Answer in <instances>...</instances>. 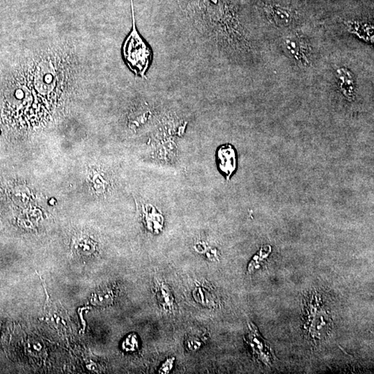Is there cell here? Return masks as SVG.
<instances>
[{
	"instance_id": "obj_1",
	"label": "cell",
	"mask_w": 374,
	"mask_h": 374,
	"mask_svg": "<svg viewBox=\"0 0 374 374\" xmlns=\"http://www.w3.org/2000/svg\"><path fill=\"white\" fill-rule=\"evenodd\" d=\"M133 26L122 47L123 57L126 65L136 76L145 78L153 60L150 47L141 37L136 26L135 10L131 8Z\"/></svg>"
},
{
	"instance_id": "obj_2",
	"label": "cell",
	"mask_w": 374,
	"mask_h": 374,
	"mask_svg": "<svg viewBox=\"0 0 374 374\" xmlns=\"http://www.w3.org/2000/svg\"><path fill=\"white\" fill-rule=\"evenodd\" d=\"M312 302L313 303L309 304L308 309L306 328L313 339H323L328 335L331 329V318L317 297L313 299Z\"/></svg>"
},
{
	"instance_id": "obj_3",
	"label": "cell",
	"mask_w": 374,
	"mask_h": 374,
	"mask_svg": "<svg viewBox=\"0 0 374 374\" xmlns=\"http://www.w3.org/2000/svg\"><path fill=\"white\" fill-rule=\"evenodd\" d=\"M249 332L245 341L252 349L253 354L265 365L270 366L274 361V352L269 343L262 338L253 323L248 324Z\"/></svg>"
},
{
	"instance_id": "obj_4",
	"label": "cell",
	"mask_w": 374,
	"mask_h": 374,
	"mask_svg": "<svg viewBox=\"0 0 374 374\" xmlns=\"http://www.w3.org/2000/svg\"><path fill=\"white\" fill-rule=\"evenodd\" d=\"M216 162L221 173L230 179L237 167V152L233 145L226 143L220 145L216 151Z\"/></svg>"
},
{
	"instance_id": "obj_5",
	"label": "cell",
	"mask_w": 374,
	"mask_h": 374,
	"mask_svg": "<svg viewBox=\"0 0 374 374\" xmlns=\"http://www.w3.org/2000/svg\"><path fill=\"white\" fill-rule=\"evenodd\" d=\"M141 214L143 225L148 231L158 234L162 231L164 226V218L158 208L150 203L141 205Z\"/></svg>"
},
{
	"instance_id": "obj_6",
	"label": "cell",
	"mask_w": 374,
	"mask_h": 374,
	"mask_svg": "<svg viewBox=\"0 0 374 374\" xmlns=\"http://www.w3.org/2000/svg\"><path fill=\"white\" fill-rule=\"evenodd\" d=\"M156 293L159 304L166 311L173 309L174 297L169 286L164 283H156Z\"/></svg>"
},
{
	"instance_id": "obj_7",
	"label": "cell",
	"mask_w": 374,
	"mask_h": 374,
	"mask_svg": "<svg viewBox=\"0 0 374 374\" xmlns=\"http://www.w3.org/2000/svg\"><path fill=\"white\" fill-rule=\"evenodd\" d=\"M193 296L197 303L206 307H214L216 306V300L211 291L205 287H196L193 291Z\"/></svg>"
},
{
	"instance_id": "obj_8",
	"label": "cell",
	"mask_w": 374,
	"mask_h": 374,
	"mask_svg": "<svg viewBox=\"0 0 374 374\" xmlns=\"http://www.w3.org/2000/svg\"><path fill=\"white\" fill-rule=\"evenodd\" d=\"M270 251H271V249H270V247H268V249L266 247H263L260 249V252L257 254L255 255L254 258L249 263L248 268H247V271H248L249 273H254L255 270L260 268L262 263L264 261L265 258L270 254Z\"/></svg>"
},
{
	"instance_id": "obj_9",
	"label": "cell",
	"mask_w": 374,
	"mask_h": 374,
	"mask_svg": "<svg viewBox=\"0 0 374 374\" xmlns=\"http://www.w3.org/2000/svg\"><path fill=\"white\" fill-rule=\"evenodd\" d=\"M266 10L267 11L268 15H270L277 22L279 21L281 22H288L290 20V13L280 7L268 6L266 7Z\"/></svg>"
},
{
	"instance_id": "obj_10",
	"label": "cell",
	"mask_w": 374,
	"mask_h": 374,
	"mask_svg": "<svg viewBox=\"0 0 374 374\" xmlns=\"http://www.w3.org/2000/svg\"><path fill=\"white\" fill-rule=\"evenodd\" d=\"M113 292L110 289H103L98 291L95 294L93 301L99 306H105L112 303L113 301Z\"/></svg>"
},
{
	"instance_id": "obj_11",
	"label": "cell",
	"mask_w": 374,
	"mask_h": 374,
	"mask_svg": "<svg viewBox=\"0 0 374 374\" xmlns=\"http://www.w3.org/2000/svg\"><path fill=\"white\" fill-rule=\"evenodd\" d=\"M139 347V341L137 335L131 333L125 338L122 343V348L126 351H135Z\"/></svg>"
},
{
	"instance_id": "obj_12",
	"label": "cell",
	"mask_w": 374,
	"mask_h": 374,
	"mask_svg": "<svg viewBox=\"0 0 374 374\" xmlns=\"http://www.w3.org/2000/svg\"><path fill=\"white\" fill-rule=\"evenodd\" d=\"M174 358H168L163 364H162L161 367L159 369L158 373L162 374L169 373L172 368H173V363H174Z\"/></svg>"
},
{
	"instance_id": "obj_13",
	"label": "cell",
	"mask_w": 374,
	"mask_h": 374,
	"mask_svg": "<svg viewBox=\"0 0 374 374\" xmlns=\"http://www.w3.org/2000/svg\"><path fill=\"white\" fill-rule=\"evenodd\" d=\"M186 345L188 346V348L190 349V350L194 351L199 348L200 343L198 341H196L195 339L192 338L188 341V345L186 344Z\"/></svg>"
}]
</instances>
